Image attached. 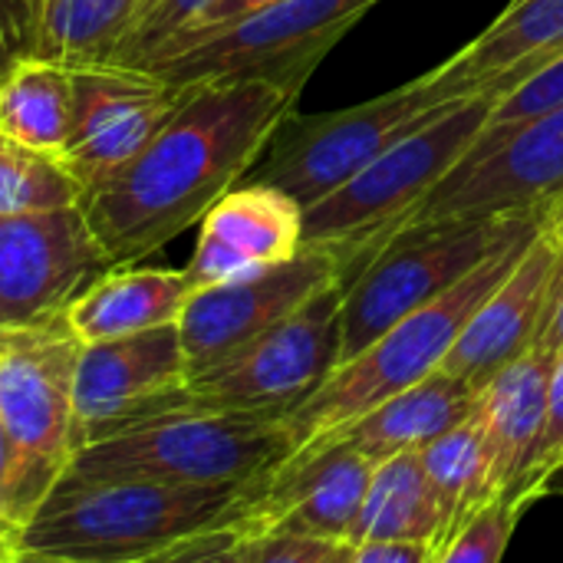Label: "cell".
I'll return each instance as SVG.
<instances>
[{"mask_svg": "<svg viewBox=\"0 0 563 563\" xmlns=\"http://www.w3.org/2000/svg\"><path fill=\"white\" fill-rule=\"evenodd\" d=\"M558 195H563V102L511 129L482 132L406 224L541 214Z\"/></svg>", "mask_w": 563, "mask_h": 563, "instance_id": "obj_11", "label": "cell"}, {"mask_svg": "<svg viewBox=\"0 0 563 563\" xmlns=\"http://www.w3.org/2000/svg\"><path fill=\"white\" fill-rule=\"evenodd\" d=\"M561 247V238L541 221V231L518 267L485 297V303L459 333L442 363L445 376H455L482 393L505 366H511L534 346Z\"/></svg>", "mask_w": 563, "mask_h": 563, "instance_id": "obj_18", "label": "cell"}, {"mask_svg": "<svg viewBox=\"0 0 563 563\" xmlns=\"http://www.w3.org/2000/svg\"><path fill=\"white\" fill-rule=\"evenodd\" d=\"M191 294L185 267H112L79 290L63 317L86 346L178 323Z\"/></svg>", "mask_w": 563, "mask_h": 563, "instance_id": "obj_20", "label": "cell"}, {"mask_svg": "<svg viewBox=\"0 0 563 563\" xmlns=\"http://www.w3.org/2000/svg\"><path fill=\"white\" fill-rule=\"evenodd\" d=\"M558 356L541 346H531L511 366H505L478 399L482 419L488 426L492 452H495V485L498 495H508L515 505V492L525 488L531 462L538 455V442L548 419V389Z\"/></svg>", "mask_w": 563, "mask_h": 563, "instance_id": "obj_21", "label": "cell"}, {"mask_svg": "<svg viewBox=\"0 0 563 563\" xmlns=\"http://www.w3.org/2000/svg\"><path fill=\"white\" fill-rule=\"evenodd\" d=\"M49 0H0V33L13 59L36 56Z\"/></svg>", "mask_w": 563, "mask_h": 563, "instance_id": "obj_31", "label": "cell"}, {"mask_svg": "<svg viewBox=\"0 0 563 563\" xmlns=\"http://www.w3.org/2000/svg\"><path fill=\"white\" fill-rule=\"evenodd\" d=\"M538 231H541V218L521 234H515L511 241H505L495 254H488L449 294L402 317L360 356L336 366L310 399H303L290 416H284L294 445L290 455L330 439L333 432L346 429L360 416L373 412L379 402L439 373L459 333L472 320V313L518 267Z\"/></svg>", "mask_w": 563, "mask_h": 563, "instance_id": "obj_3", "label": "cell"}, {"mask_svg": "<svg viewBox=\"0 0 563 563\" xmlns=\"http://www.w3.org/2000/svg\"><path fill=\"white\" fill-rule=\"evenodd\" d=\"M563 465V356L554 363L551 373V389H548V419H544V432L538 442V455L531 462L528 492H538V485H544L558 468Z\"/></svg>", "mask_w": 563, "mask_h": 563, "instance_id": "obj_30", "label": "cell"}, {"mask_svg": "<svg viewBox=\"0 0 563 563\" xmlns=\"http://www.w3.org/2000/svg\"><path fill=\"white\" fill-rule=\"evenodd\" d=\"M0 521L16 531V459L0 422Z\"/></svg>", "mask_w": 563, "mask_h": 563, "instance_id": "obj_35", "label": "cell"}, {"mask_svg": "<svg viewBox=\"0 0 563 563\" xmlns=\"http://www.w3.org/2000/svg\"><path fill=\"white\" fill-rule=\"evenodd\" d=\"M439 548L429 541H363L353 563H435Z\"/></svg>", "mask_w": 563, "mask_h": 563, "instance_id": "obj_33", "label": "cell"}, {"mask_svg": "<svg viewBox=\"0 0 563 563\" xmlns=\"http://www.w3.org/2000/svg\"><path fill=\"white\" fill-rule=\"evenodd\" d=\"M303 247V208L271 188L241 181L198 224L185 277L191 290L231 284L290 261Z\"/></svg>", "mask_w": 563, "mask_h": 563, "instance_id": "obj_17", "label": "cell"}, {"mask_svg": "<svg viewBox=\"0 0 563 563\" xmlns=\"http://www.w3.org/2000/svg\"><path fill=\"white\" fill-rule=\"evenodd\" d=\"M435 109L442 106H429L416 82L350 109L313 115L290 109L244 181L271 185L307 211L356 178L393 142L419 129Z\"/></svg>", "mask_w": 563, "mask_h": 563, "instance_id": "obj_9", "label": "cell"}, {"mask_svg": "<svg viewBox=\"0 0 563 563\" xmlns=\"http://www.w3.org/2000/svg\"><path fill=\"white\" fill-rule=\"evenodd\" d=\"M356 264L320 244H303L284 264L261 274L195 290L178 317L188 376L214 366L254 336L267 333L333 280H353Z\"/></svg>", "mask_w": 563, "mask_h": 563, "instance_id": "obj_13", "label": "cell"}, {"mask_svg": "<svg viewBox=\"0 0 563 563\" xmlns=\"http://www.w3.org/2000/svg\"><path fill=\"white\" fill-rule=\"evenodd\" d=\"M541 221H544V228H548V231H554V234L563 241V195H558L551 205H544V208H541Z\"/></svg>", "mask_w": 563, "mask_h": 563, "instance_id": "obj_36", "label": "cell"}, {"mask_svg": "<svg viewBox=\"0 0 563 563\" xmlns=\"http://www.w3.org/2000/svg\"><path fill=\"white\" fill-rule=\"evenodd\" d=\"M284 419L257 412H214L185 402L152 412L69 459L63 475L162 485H257L290 459Z\"/></svg>", "mask_w": 563, "mask_h": 563, "instance_id": "obj_4", "label": "cell"}, {"mask_svg": "<svg viewBox=\"0 0 563 563\" xmlns=\"http://www.w3.org/2000/svg\"><path fill=\"white\" fill-rule=\"evenodd\" d=\"M498 99L501 92L485 89L435 109L356 178L303 211V244L333 247L360 271L472 152Z\"/></svg>", "mask_w": 563, "mask_h": 563, "instance_id": "obj_5", "label": "cell"}, {"mask_svg": "<svg viewBox=\"0 0 563 563\" xmlns=\"http://www.w3.org/2000/svg\"><path fill=\"white\" fill-rule=\"evenodd\" d=\"M563 102V53H558L551 63H544L531 79H525L521 86H515L511 92H505L498 99V106L488 115L485 132H501L511 129L518 122H528L554 106Z\"/></svg>", "mask_w": 563, "mask_h": 563, "instance_id": "obj_29", "label": "cell"}, {"mask_svg": "<svg viewBox=\"0 0 563 563\" xmlns=\"http://www.w3.org/2000/svg\"><path fill=\"white\" fill-rule=\"evenodd\" d=\"M297 89L267 79L195 82L158 135L102 188L82 198L112 267H129L211 211L267 148Z\"/></svg>", "mask_w": 563, "mask_h": 563, "instance_id": "obj_1", "label": "cell"}, {"mask_svg": "<svg viewBox=\"0 0 563 563\" xmlns=\"http://www.w3.org/2000/svg\"><path fill=\"white\" fill-rule=\"evenodd\" d=\"M419 462L442 501L449 534H459L465 521H472L488 501L501 498L495 485V452L488 439V426L482 419V409H475L465 422L442 432L429 445L419 449ZM442 544V548H445Z\"/></svg>", "mask_w": 563, "mask_h": 563, "instance_id": "obj_24", "label": "cell"}, {"mask_svg": "<svg viewBox=\"0 0 563 563\" xmlns=\"http://www.w3.org/2000/svg\"><path fill=\"white\" fill-rule=\"evenodd\" d=\"M79 353L63 313L0 327V422L16 459V531L69 468Z\"/></svg>", "mask_w": 563, "mask_h": 563, "instance_id": "obj_7", "label": "cell"}, {"mask_svg": "<svg viewBox=\"0 0 563 563\" xmlns=\"http://www.w3.org/2000/svg\"><path fill=\"white\" fill-rule=\"evenodd\" d=\"M148 0H49L36 56L69 69L109 63Z\"/></svg>", "mask_w": 563, "mask_h": 563, "instance_id": "obj_25", "label": "cell"}, {"mask_svg": "<svg viewBox=\"0 0 563 563\" xmlns=\"http://www.w3.org/2000/svg\"><path fill=\"white\" fill-rule=\"evenodd\" d=\"M449 521L442 501L419 462V452H402L373 465V478L353 528V544L363 541H429L442 551Z\"/></svg>", "mask_w": 563, "mask_h": 563, "instance_id": "obj_22", "label": "cell"}, {"mask_svg": "<svg viewBox=\"0 0 563 563\" xmlns=\"http://www.w3.org/2000/svg\"><path fill=\"white\" fill-rule=\"evenodd\" d=\"M191 86L145 66L89 63L73 69V132L59 155L82 198L122 172L181 109Z\"/></svg>", "mask_w": 563, "mask_h": 563, "instance_id": "obj_12", "label": "cell"}, {"mask_svg": "<svg viewBox=\"0 0 563 563\" xmlns=\"http://www.w3.org/2000/svg\"><path fill=\"white\" fill-rule=\"evenodd\" d=\"M148 563H241V531L228 528V531L195 538Z\"/></svg>", "mask_w": 563, "mask_h": 563, "instance_id": "obj_32", "label": "cell"}, {"mask_svg": "<svg viewBox=\"0 0 563 563\" xmlns=\"http://www.w3.org/2000/svg\"><path fill=\"white\" fill-rule=\"evenodd\" d=\"M346 284H327L277 327L188 376L185 402L214 412L290 416L340 366Z\"/></svg>", "mask_w": 563, "mask_h": 563, "instance_id": "obj_8", "label": "cell"}, {"mask_svg": "<svg viewBox=\"0 0 563 563\" xmlns=\"http://www.w3.org/2000/svg\"><path fill=\"white\" fill-rule=\"evenodd\" d=\"M13 63V56L7 53V43H3V33H0V76L7 73V66Z\"/></svg>", "mask_w": 563, "mask_h": 563, "instance_id": "obj_39", "label": "cell"}, {"mask_svg": "<svg viewBox=\"0 0 563 563\" xmlns=\"http://www.w3.org/2000/svg\"><path fill=\"white\" fill-rule=\"evenodd\" d=\"M73 69L46 56H20L0 76V135L63 155L73 132Z\"/></svg>", "mask_w": 563, "mask_h": 563, "instance_id": "obj_23", "label": "cell"}, {"mask_svg": "<svg viewBox=\"0 0 563 563\" xmlns=\"http://www.w3.org/2000/svg\"><path fill=\"white\" fill-rule=\"evenodd\" d=\"M511 528H515V505L508 495H501L488 501L472 521H465L459 534L449 538L435 563H501Z\"/></svg>", "mask_w": 563, "mask_h": 563, "instance_id": "obj_27", "label": "cell"}, {"mask_svg": "<svg viewBox=\"0 0 563 563\" xmlns=\"http://www.w3.org/2000/svg\"><path fill=\"white\" fill-rule=\"evenodd\" d=\"M534 346L548 350L558 360L563 356V247L561 257H558V267H554V280H551V294H548V307H544Z\"/></svg>", "mask_w": 563, "mask_h": 563, "instance_id": "obj_34", "label": "cell"}, {"mask_svg": "<svg viewBox=\"0 0 563 563\" xmlns=\"http://www.w3.org/2000/svg\"><path fill=\"white\" fill-rule=\"evenodd\" d=\"M478 399H482V393H475L468 383L445 376L439 369L429 379L416 383L412 389L379 402L373 412L360 416L356 422L333 432L330 439H323L290 459H300V455L320 452L323 445L343 442V445L356 449L360 455H366L373 465H379L402 452H419L442 432L455 429L478 409Z\"/></svg>", "mask_w": 563, "mask_h": 563, "instance_id": "obj_19", "label": "cell"}, {"mask_svg": "<svg viewBox=\"0 0 563 563\" xmlns=\"http://www.w3.org/2000/svg\"><path fill=\"white\" fill-rule=\"evenodd\" d=\"M356 544L264 531L241 538V563H353Z\"/></svg>", "mask_w": 563, "mask_h": 563, "instance_id": "obj_28", "label": "cell"}, {"mask_svg": "<svg viewBox=\"0 0 563 563\" xmlns=\"http://www.w3.org/2000/svg\"><path fill=\"white\" fill-rule=\"evenodd\" d=\"M254 485L89 482L63 475L16 531V551L76 563H148L238 528Z\"/></svg>", "mask_w": 563, "mask_h": 563, "instance_id": "obj_2", "label": "cell"}, {"mask_svg": "<svg viewBox=\"0 0 563 563\" xmlns=\"http://www.w3.org/2000/svg\"><path fill=\"white\" fill-rule=\"evenodd\" d=\"M538 218L541 214L445 218L399 228L346 284L340 366L376 343L393 323L449 294Z\"/></svg>", "mask_w": 563, "mask_h": 563, "instance_id": "obj_6", "label": "cell"}, {"mask_svg": "<svg viewBox=\"0 0 563 563\" xmlns=\"http://www.w3.org/2000/svg\"><path fill=\"white\" fill-rule=\"evenodd\" d=\"M16 561V534H3L0 538V563Z\"/></svg>", "mask_w": 563, "mask_h": 563, "instance_id": "obj_37", "label": "cell"}, {"mask_svg": "<svg viewBox=\"0 0 563 563\" xmlns=\"http://www.w3.org/2000/svg\"><path fill=\"white\" fill-rule=\"evenodd\" d=\"M188 360L178 323L86 343L73 379V455L181 402Z\"/></svg>", "mask_w": 563, "mask_h": 563, "instance_id": "obj_15", "label": "cell"}, {"mask_svg": "<svg viewBox=\"0 0 563 563\" xmlns=\"http://www.w3.org/2000/svg\"><path fill=\"white\" fill-rule=\"evenodd\" d=\"M3 534H16V531H13V528H7V525L0 521V538H3Z\"/></svg>", "mask_w": 563, "mask_h": 563, "instance_id": "obj_40", "label": "cell"}, {"mask_svg": "<svg viewBox=\"0 0 563 563\" xmlns=\"http://www.w3.org/2000/svg\"><path fill=\"white\" fill-rule=\"evenodd\" d=\"M82 205V191L59 155L0 135V214H30Z\"/></svg>", "mask_w": 563, "mask_h": 563, "instance_id": "obj_26", "label": "cell"}, {"mask_svg": "<svg viewBox=\"0 0 563 563\" xmlns=\"http://www.w3.org/2000/svg\"><path fill=\"white\" fill-rule=\"evenodd\" d=\"M379 0H280L145 69L181 86L267 79L300 92L320 59Z\"/></svg>", "mask_w": 563, "mask_h": 563, "instance_id": "obj_10", "label": "cell"}, {"mask_svg": "<svg viewBox=\"0 0 563 563\" xmlns=\"http://www.w3.org/2000/svg\"><path fill=\"white\" fill-rule=\"evenodd\" d=\"M369 478L373 462L343 442L287 459L277 472L254 485L238 531L241 538L287 531L303 538L350 541Z\"/></svg>", "mask_w": 563, "mask_h": 563, "instance_id": "obj_16", "label": "cell"}, {"mask_svg": "<svg viewBox=\"0 0 563 563\" xmlns=\"http://www.w3.org/2000/svg\"><path fill=\"white\" fill-rule=\"evenodd\" d=\"M106 271L112 264L82 205L0 214V327L63 313Z\"/></svg>", "mask_w": 563, "mask_h": 563, "instance_id": "obj_14", "label": "cell"}, {"mask_svg": "<svg viewBox=\"0 0 563 563\" xmlns=\"http://www.w3.org/2000/svg\"><path fill=\"white\" fill-rule=\"evenodd\" d=\"M13 563H76V561H56V558H36V554H20V551H16V561Z\"/></svg>", "mask_w": 563, "mask_h": 563, "instance_id": "obj_38", "label": "cell"}]
</instances>
